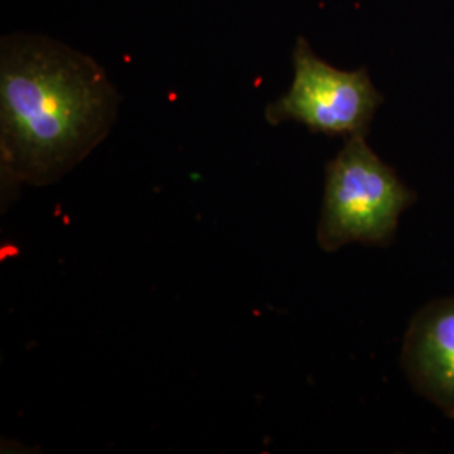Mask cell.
Wrapping results in <instances>:
<instances>
[{"instance_id": "cell-2", "label": "cell", "mask_w": 454, "mask_h": 454, "mask_svg": "<svg viewBox=\"0 0 454 454\" xmlns=\"http://www.w3.org/2000/svg\"><path fill=\"white\" fill-rule=\"evenodd\" d=\"M414 191L382 162L365 135H354L326 165L317 243L333 253L352 243L389 246Z\"/></svg>"}, {"instance_id": "cell-3", "label": "cell", "mask_w": 454, "mask_h": 454, "mask_svg": "<svg viewBox=\"0 0 454 454\" xmlns=\"http://www.w3.org/2000/svg\"><path fill=\"white\" fill-rule=\"evenodd\" d=\"M290 90L266 106V121H296L330 137L367 135L375 112L384 103L365 67L343 71L315 54L300 37L292 54Z\"/></svg>"}, {"instance_id": "cell-1", "label": "cell", "mask_w": 454, "mask_h": 454, "mask_svg": "<svg viewBox=\"0 0 454 454\" xmlns=\"http://www.w3.org/2000/svg\"><path fill=\"white\" fill-rule=\"evenodd\" d=\"M120 95L103 66L61 41L14 33L0 44L2 189L65 179L114 129Z\"/></svg>"}, {"instance_id": "cell-4", "label": "cell", "mask_w": 454, "mask_h": 454, "mask_svg": "<svg viewBox=\"0 0 454 454\" xmlns=\"http://www.w3.org/2000/svg\"><path fill=\"white\" fill-rule=\"evenodd\" d=\"M401 364L412 387L454 419V298L434 300L414 315Z\"/></svg>"}]
</instances>
